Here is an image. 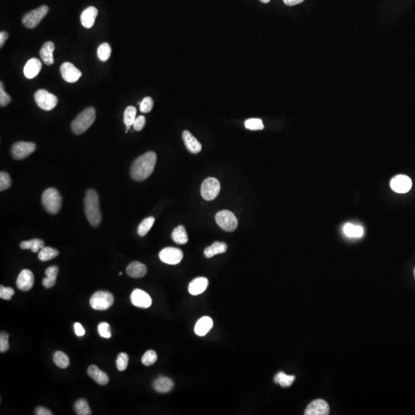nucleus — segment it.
<instances>
[{
  "mask_svg": "<svg viewBox=\"0 0 415 415\" xmlns=\"http://www.w3.org/2000/svg\"><path fill=\"white\" fill-rule=\"evenodd\" d=\"M216 221L218 226L226 232H233L239 225L235 215L228 210H222L218 213L216 216Z\"/></svg>",
  "mask_w": 415,
  "mask_h": 415,
  "instance_id": "nucleus-6",
  "label": "nucleus"
},
{
  "mask_svg": "<svg viewBox=\"0 0 415 415\" xmlns=\"http://www.w3.org/2000/svg\"><path fill=\"white\" fill-rule=\"evenodd\" d=\"M98 331L99 334L102 337L105 338H109L112 336V331H111L110 325L108 323L102 322L98 326Z\"/></svg>",
  "mask_w": 415,
  "mask_h": 415,
  "instance_id": "nucleus-43",
  "label": "nucleus"
},
{
  "mask_svg": "<svg viewBox=\"0 0 415 415\" xmlns=\"http://www.w3.org/2000/svg\"><path fill=\"white\" fill-rule=\"evenodd\" d=\"M136 109L134 106H128L124 112V123L126 125L127 131L131 128L136 118Z\"/></svg>",
  "mask_w": 415,
  "mask_h": 415,
  "instance_id": "nucleus-33",
  "label": "nucleus"
},
{
  "mask_svg": "<svg viewBox=\"0 0 415 415\" xmlns=\"http://www.w3.org/2000/svg\"><path fill=\"white\" fill-rule=\"evenodd\" d=\"M49 12V7L47 6H42L33 11L26 13L23 17V25L29 29H33L39 24L42 19L46 17Z\"/></svg>",
  "mask_w": 415,
  "mask_h": 415,
  "instance_id": "nucleus-7",
  "label": "nucleus"
},
{
  "mask_svg": "<svg viewBox=\"0 0 415 415\" xmlns=\"http://www.w3.org/2000/svg\"><path fill=\"white\" fill-rule=\"evenodd\" d=\"M154 389L159 393H167L174 388V382L172 379L166 377H159L153 383Z\"/></svg>",
  "mask_w": 415,
  "mask_h": 415,
  "instance_id": "nucleus-25",
  "label": "nucleus"
},
{
  "mask_svg": "<svg viewBox=\"0 0 415 415\" xmlns=\"http://www.w3.org/2000/svg\"><path fill=\"white\" fill-rule=\"evenodd\" d=\"M36 146L35 143L27 142H18L13 144L11 149L13 157L17 160L26 159L29 155L34 153Z\"/></svg>",
  "mask_w": 415,
  "mask_h": 415,
  "instance_id": "nucleus-10",
  "label": "nucleus"
},
{
  "mask_svg": "<svg viewBox=\"0 0 415 415\" xmlns=\"http://www.w3.org/2000/svg\"><path fill=\"white\" fill-rule=\"evenodd\" d=\"M295 380V376L294 375H288L284 372H279L276 374L274 378V383L280 384L283 388L290 387Z\"/></svg>",
  "mask_w": 415,
  "mask_h": 415,
  "instance_id": "nucleus-31",
  "label": "nucleus"
},
{
  "mask_svg": "<svg viewBox=\"0 0 415 415\" xmlns=\"http://www.w3.org/2000/svg\"><path fill=\"white\" fill-rule=\"evenodd\" d=\"M158 356L156 352L153 350H149L144 354L142 358V362L146 366H151L154 365L157 361Z\"/></svg>",
  "mask_w": 415,
  "mask_h": 415,
  "instance_id": "nucleus-39",
  "label": "nucleus"
},
{
  "mask_svg": "<svg viewBox=\"0 0 415 415\" xmlns=\"http://www.w3.org/2000/svg\"><path fill=\"white\" fill-rule=\"evenodd\" d=\"M74 328H75V332L76 334L79 337H82V336L85 335V331L84 328H83V325H82L80 323H76L75 325H74Z\"/></svg>",
  "mask_w": 415,
  "mask_h": 415,
  "instance_id": "nucleus-48",
  "label": "nucleus"
},
{
  "mask_svg": "<svg viewBox=\"0 0 415 415\" xmlns=\"http://www.w3.org/2000/svg\"><path fill=\"white\" fill-rule=\"evenodd\" d=\"M34 274L30 270L24 269L20 273L17 280V286L20 291L28 292L34 286Z\"/></svg>",
  "mask_w": 415,
  "mask_h": 415,
  "instance_id": "nucleus-15",
  "label": "nucleus"
},
{
  "mask_svg": "<svg viewBox=\"0 0 415 415\" xmlns=\"http://www.w3.org/2000/svg\"><path fill=\"white\" fill-rule=\"evenodd\" d=\"M157 156L154 152H148L135 159L130 169L131 179L137 182L146 180L153 174Z\"/></svg>",
  "mask_w": 415,
  "mask_h": 415,
  "instance_id": "nucleus-1",
  "label": "nucleus"
},
{
  "mask_svg": "<svg viewBox=\"0 0 415 415\" xmlns=\"http://www.w3.org/2000/svg\"><path fill=\"white\" fill-rule=\"evenodd\" d=\"M122 272H119V275H122Z\"/></svg>",
  "mask_w": 415,
  "mask_h": 415,
  "instance_id": "nucleus-53",
  "label": "nucleus"
},
{
  "mask_svg": "<svg viewBox=\"0 0 415 415\" xmlns=\"http://www.w3.org/2000/svg\"><path fill=\"white\" fill-rule=\"evenodd\" d=\"M413 274H414V278H415V269H414V272H413Z\"/></svg>",
  "mask_w": 415,
  "mask_h": 415,
  "instance_id": "nucleus-54",
  "label": "nucleus"
},
{
  "mask_svg": "<svg viewBox=\"0 0 415 415\" xmlns=\"http://www.w3.org/2000/svg\"><path fill=\"white\" fill-rule=\"evenodd\" d=\"M42 204L48 213L52 215L57 214L62 207L60 193L55 188H48L42 193Z\"/></svg>",
  "mask_w": 415,
  "mask_h": 415,
  "instance_id": "nucleus-4",
  "label": "nucleus"
},
{
  "mask_svg": "<svg viewBox=\"0 0 415 415\" xmlns=\"http://www.w3.org/2000/svg\"><path fill=\"white\" fill-rule=\"evenodd\" d=\"M34 99L37 106L45 111L52 110L58 103L56 96L45 90H38L35 93Z\"/></svg>",
  "mask_w": 415,
  "mask_h": 415,
  "instance_id": "nucleus-8",
  "label": "nucleus"
},
{
  "mask_svg": "<svg viewBox=\"0 0 415 415\" xmlns=\"http://www.w3.org/2000/svg\"><path fill=\"white\" fill-rule=\"evenodd\" d=\"M153 106H154L153 99L148 96V97L144 98L140 103V111L143 113H148V112H151Z\"/></svg>",
  "mask_w": 415,
  "mask_h": 415,
  "instance_id": "nucleus-42",
  "label": "nucleus"
},
{
  "mask_svg": "<svg viewBox=\"0 0 415 415\" xmlns=\"http://www.w3.org/2000/svg\"><path fill=\"white\" fill-rule=\"evenodd\" d=\"M227 248V245L225 242H216L204 249V255L207 258H213L215 255L225 253Z\"/></svg>",
  "mask_w": 415,
  "mask_h": 415,
  "instance_id": "nucleus-26",
  "label": "nucleus"
},
{
  "mask_svg": "<svg viewBox=\"0 0 415 415\" xmlns=\"http://www.w3.org/2000/svg\"><path fill=\"white\" fill-rule=\"evenodd\" d=\"M41 70H42V62L40 60L36 58H32L26 62L23 72H24L25 77L31 80L39 75Z\"/></svg>",
  "mask_w": 415,
  "mask_h": 415,
  "instance_id": "nucleus-18",
  "label": "nucleus"
},
{
  "mask_svg": "<svg viewBox=\"0 0 415 415\" xmlns=\"http://www.w3.org/2000/svg\"><path fill=\"white\" fill-rule=\"evenodd\" d=\"M114 303V296L110 292H96L90 299V305L95 310L105 311L109 309Z\"/></svg>",
  "mask_w": 415,
  "mask_h": 415,
  "instance_id": "nucleus-5",
  "label": "nucleus"
},
{
  "mask_svg": "<svg viewBox=\"0 0 415 415\" xmlns=\"http://www.w3.org/2000/svg\"><path fill=\"white\" fill-rule=\"evenodd\" d=\"M55 49V45L52 42H46L43 44L42 49L39 51L42 60L47 65H52L54 63L53 52Z\"/></svg>",
  "mask_w": 415,
  "mask_h": 415,
  "instance_id": "nucleus-22",
  "label": "nucleus"
},
{
  "mask_svg": "<svg viewBox=\"0 0 415 415\" xmlns=\"http://www.w3.org/2000/svg\"><path fill=\"white\" fill-rule=\"evenodd\" d=\"M9 34L5 31H2L0 33V47L2 48L5 44L6 41L8 39Z\"/></svg>",
  "mask_w": 415,
  "mask_h": 415,
  "instance_id": "nucleus-50",
  "label": "nucleus"
},
{
  "mask_svg": "<svg viewBox=\"0 0 415 415\" xmlns=\"http://www.w3.org/2000/svg\"><path fill=\"white\" fill-rule=\"evenodd\" d=\"M172 239L175 243L185 245L188 242V238L186 230L183 226H179L174 229L172 233Z\"/></svg>",
  "mask_w": 415,
  "mask_h": 415,
  "instance_id": "nucleus-28",
  "label": "nucleus"
},
{
  "mask_svg": "<svg viewBox=\"0 0 415 415\" xmlns=\"http://www.w3.org/2000/svg\"><path fill=\"white\" fill-rule=\"evenodd\" d=\"M12 185L11 178L7 172H1L0 173V191L8 189Z\"/></svg>",
  "mask_w": 415,
  "mask_h": 415,
  "instance_id": "nucleus-41",
  "label": "nucleus"
},
{
  "mask_svg": "<svg viewBox=\"0 0 415 415\" xmlns=\"http://www.w3.org/2000/svg\"><path fill=\"white\" fill-rule=\"evenodd\" d=\"M60 73L62 79L70 83H76L82 77L81 71L70 62H65L61 65Z\"/></svg>",
  "mask_w": 415,
  "mask_h": 415,
  "instance_id": "nucleus-14",
  "label": "nucleus"
},
{
  "mask_svg": "<svg viewBox=\"0 0 415 415\" xmlns=\"http://www.w3.org/2000/svg\"><path fill=\"white\" fill-rule=\"evenodd\" d=\"M53 361L58 368H66L70 365V359L67 355L62 352H56L54 355Z\"/></svg>",
  "mask_w": 415,
  "mask_h": 415,
  "instance_id": "nucleus-35",
  "label": "nucleus"
},
{
  "mask_svg": "<svg viewBox=\"0 0 415 415\" xmlns=\"http://www.w3.org/2000/svg\"><path fill=\"white\" fill-rule=\"evenodd\" d=\"M131 302L133 305L141 308H148L151 306L153 300L147 292L136 289L131 294Z\"/></svg>",
  "mask_w": 415,
  "mask_h": 415,
  "instance_id": "nucleus-13",
  "label": "nucleus"
},
{
  "mask_svg": "<svg viewBox=\"0 0 415 415\" xmlns=\"http://www.w3.org/2000/svg\"><path fill=\"white\" fill-rule=\"evenodd\" d=\"M15 292L12 288L0 286V298L4 300H10L14 295Z\"/></svg>",
  "mask_w": 415,
  "mask_h": 415,
  "instance_id": "nucleus-46",
  "label": "nucleus"
},
{
  "mask_svg": "<svg viewBox=\"0 0 415 415\" xmlns=\"http://www.w3.org/2000/svg\"><path fill=\"white\" fill-rule=\"evenodd\" d=\"M35 413L37 415H52V413L48 409L43 407H38L35 410Z\"/></svg>",
  "mask_w": 415,
  "mask_h": 415,
  "instance_id": "nucleus-49",
  "label": "nucleus"
},
{
  "mask_svg": "<svg viewBox=\"0 0 415 415\" xmlns=\"http://www.w3.org/2000/svg\"><path fill=\"white\" fill-rule=\"evenodd\" d=\"M75 410L78 415L92 414L91 409L85 399H80L75 403Z\"/></svg>",
  "mask_w": 415,
  "mask_h": 415,
  "instance_id": "nucleus-36",
  "label": "nucleus"
},
{
  "mask_svg": "<svg viewBox=\"0 0 415 415\" xmlns=\"http://www.w3.org/2000/svg\"><path fill=\"white\" fill-rule=\"evenodd\" d=\"M58 268L57 266H51L45 271L46 277L42 279V285L46 289H50L55 286L58 275Z\"/></svg>",
  "mask_w": 415,
  "mask_h": 415,
  "instance_id": "nucleus-27",
  "label": "nucleus"
},
{
  "mask_svg": "<svg viewBox=\"0 0 415 415\" xmlns=\"http://www.w3.org/2000/svg\"><path fill=\"white\" fill-rule=\"evenodd\" d=\"M85 213L88 221L93 227H98L102 221V214L99 206V198L95 190L86 191L84 200Z\"/></svg>",
  "mask_w": 415,
  "mask_h": 415,
  "instance_id": "nucleus-2",
  "label": "nucleus"
},
{
  "mask_svg": "<svg viewBox=\"0 0 415 415\" xmlns=\"http://www.w3.org/2000/svg\"><path fill=\"white\" fill-rule=\"evenodd\" d=\"M9 349H10L9 334L5 331H3L0 334V352L4 353V352H7Z\"/></svg>",
  "mask_w": 415,
  "mask_h": 415,
  "instance_id": "nucleus-44",
  "label": "nucleus"
},
{
  "mask_svg": "<svg viewBox=\"0 0 415 415\" xmlns=\"http://www.w3.org/2000/svg\"><path fill=\"white\" fill-rule=\"evenodd\" d=\"M344 232L348 237L350 238H361L364 235V229L362 226L358 225L347 223L344 226Z\"/></svg>",
  "mask_w": 415,
  "mask_h": 415,
  "instance_id": "nucleus-30",
  "label": "nucleus"
},
{
  "mask_svg": "<svg viewBox=\"0 0 415 415\" xmlns=\"http://www.w3.org/2000/svg\"><path fill=\"white\" fill-rule=\"evenodd\" d=\"M286 5L289 7H293V6L298 5V4H302L305 0H283Z\"/></svg>",
  "mask_w": 415,
  "mask_h": 415,
  "instance_id": "nucleus-51",
  "label": "nucleus"
},
{
  "mask_svg": "<svg viewBox=\"0 0 415 415\" xmlns=\"http://www.w3.org/2000/svg\"><path fill=\"white\" fill-rule=\"evenodd\" d=\"M221 185L216 178H208L201 186V195L206 201L214 200L220 191Z\"/></svg>",
  "mask_w": 415,
  "mask_h": 415,
  "instance_id": "nucleus-9",
  "label": "nucleus"
},
{
  "mask_svg": "<svg viewBox=\"0 0 415 415\" xmlns=\"http://www.w3.org/2000/svg\"><path fill=\"white\" fill-rule=\"evenodd\" d=\"M44 242L40 239H34L29 241H24L20 243V248L22 249H30L33 252H39L42 248H44Z\"/></svg>",
  "mask_w": 415,
  "mask_h": 415,
  "instance_id": "nucleus-29",
  "label": "nucleus"
},
{
  "mask_svg": "<svg viewBox=\"0 0 415 415\" xmlns=\"http://www.w3.org/2000/svg\"><path fill=\"white\" fill-rule=\"evenodd\" d=\"M208 286H209V280L206 278H196L190 283L188 286V292L191 295H198L206 290Z\"/></svg>",
  "mask_w": 415,
  "mask_h": 415,
  "instance_id": "nucleus-20",
  "label": "nucleus"
},
{
  "mask_svg": "<svg viewBox=\"0 0 415 415\" xmlns=\"http://www.w3.org/2000/svg\"><path fill=\"white\" fill-rule=\"evenodd\" d=\"M271 0H260V2L263 3V4H268Z\"/></svg>",
  "mask_w": 415,
  "mask_h": 415,
  "instance_id": "nucleus-52",
  "label": "nucleus"
},
{
  "mask_svg": "<svg viewBox=\"0 0 415 415\" xmlns=\"http://www.w3.org/2000/svg\"><path fill=\"white\" fill-rule=\"evenodd\" d=\"M330 407L328 403L321 399H317L308 404L305 410V415H328Z\"/></svg>",
  "mask_w": 415,
  "mask_h": 415,
  "instance_id": "nucleus-16",
  "label": "nucleus"
},
{
  "mask_svg": "<svg viewBox=\"0 0 415 415\" xmlns=\"http://www.w3.org/2000/svg\"><path fill=\"white\" fill-rule=\"evenodd\" d=\"M11 102V98L4 90V83H0V106L2 107L7 106Z\"/></svg>",
  "mask_w": 415,
  "mask_h": 415,
  "instance_id": "nucleus-45",
  "label": "nucleus"
},
{
  "mask_svg": "<svg viewBox=\"0 0 415 415\" xmlns=\"http://www.w3.org/2000/svg\"><path fill=\"white\" fill-rule=\"evenodd\" d=\"M88 375L100 385H106L109 383V378L107 374L102 372L96 365H91L88 368Z\"/></svg>",
  "mask_w": 415,
  "mask_h": 415,
  "instance_id": "nucleus-23",
  "label": "nucleus"
},
{
  "mask_svg": "<svg viewBox=\"0 0 415 415\" xmlns=\"http://www.w3.org/2000/svg\"><path fill=\"white\" fill-rule=\"evenodd\" d=\"M96 109L93 107H88L80 112L77 118L73 121L71 128L76 135H81L86 130L89 129L96 120Z\"/></svg>",
  "mask_w": 415,
  "mask_h": 415,
  "instance_id": "nucleus-3",
  "label": "nucleus"
},
{
  "mask_svg": "<svg viewBox=\"0 0 415 415\" xmlns=\"http://www.w3.org/2000/svg\"><path fill=\"white\" fill-rule=\"evenodd\" d=\"M97 15L98 10L96 7H90L86 9L81 15V23L83 27L86 29L93 27Z\"/></svg>",
  "mask_w": 415,
  "mask_h": 415,
  "instance_id": "nucleus-19",
  "label": "nucleus"
},
{
  "mask_svg": "<svg viewBox=\"0 0 415 415\" xmlns=\"http://www.w3.org/2000/svg\"><path fill=\"white\" fill-rule=\"evenodd\" d=\"M213 326V321L210 317H202L195 324V334L198 336H204L212 329Z\"/></svg>",
  "mask_w": 415,
  "mask_h": 415,
  "instance_id": "nucleus-24",
  "label": "nucleus"
},
{
  "mask_svg": "<svg viewBox=\"0 0 415 415\" xmlns=\"http://www.w3.org/2000/svg\"><path fill=\"white\" fill-rule=\"evenodd\" d=\"M126 272L128 276L133 279H140L146 275L147 273V267L143 263L133 261L127 267Z\"/></svg>",
  "mask_w": 415,
  "mask_h": 415,
  "instance_id": "nucleus-21",
  "label": "nucleus"
},
{
  "mask_svg": "<svg viewBox=\"0 0 415 415\" xmlns=\"http://www.w3.org/2000/svg\"><path fill=\"white\" fill-rule=\"evenodd\" d=\"M111 52H112V49H111L110 45L107 42H105L100 45L98 49V57L102 62H106L110 57Z\"/></svg>",
  "mask_w": 415,
  "mask_h": 415,
  "instance_id": "nucleus-37",
  "label": "nucleus"
},
{
  "mask_svg": "<svg viewBox=\"0 0 415 415\" xmlns=\"http://www.w3.org/2000/svg\"><path fill=\"white\" fill-rule=\"evenodd\" d=\"M146 125V118L143 115L136 117L135 122L133 123V128L135 131H141Z\"/></svg>",
  "mask_w": 415,
  "mask_h": 415,
  "instance_id": "nucleus-47",
  "label": "nucleus"
},
{
  "mask_svg": "<svg viewBox=\"0 0 415 415\" xmlns=\"http://www.w3.org/2000/svg\"><path fill=\"white\" fill-rule=\"evenodd\" d=\"M154 223V217H149L147 218V219H144V220L141 222V224L139 226L138 235L141 237L147 235L148 232H150V229H152Z\"/></svg>",
  "mask_w": 415,
  "mask_h": 415,
  "instance_id": "nucleus-34",
  "label": "nucleus"
},
{
  "mask_svg": "<svg viewBox=\"0 0 415 415\" xmlns=\"http://www.w3.org/2000/svg\"><path fill=\"white\" fill-rule=\"evenodd\" d=\"M159 258L162 262L175 265V264H179L182 261L183 258V252L179 248L168 247L159 252Z\"/></svg>",
  "mask_w": 415,
  "mask_h": 415,
  "instance_id": "nucleus-11",
  "label": "nucleus"
},
{
  "mask_svg": "<svg viewBox=\"0 0 415 415\" xmlns=\"http://www.w3.org/2000/svg\"><path fill=\"white\" fill-rule=\"evenodd\" d=\"M58 254H59V252H58V250L55 249V248H50V247H44L39 251L38 258L40 261H47L58 256Z\"/></svg>",
  "mask_w": 415,
  "mask_h": 415,
  "instance_id": "nucleus-32",
  "label": "nucleus"
},
{
  "mask_svg": "<svg viewBox=\"0 0 415 415\" xmlns=\"http://www.w3.org/2000/svg\"><path fill=\"white\" fill-rule=\"evenodd\" d=\"M245 126L247 129L251 131L264 129V126L262 120L260 118H249L245 122Z\"/></svg>",
  "mask_w": 415,
  "mask_h": 415,
  "instance_id": "nucleus-38",
  "label": "nucleus"
},
{
  "mask_svg": "<svg viewBox=\"0 0 415 415\" xmlns=\"http://www.w3.org/2000/svg\"><path fill=\"white\" fill-rule=\"evenodd\" d=\"M390 185L391 189L397 193H406L411 188L412 181L407 175H396L391 179Z\"/></svg>",
  "mask_w": 415,
  "mask_h": 415,
  "instance_id": "nucleus-12",
  "label": "nucleus"
},
{
  "mask_svg": "<svg viewBox=\"0 0 415 415\" xmlns=\"http://www.w3.org/2000/svg\"><path fill=\"white\" fill-rule=\"evenodd\" d=\"M128 356L127 354L120 353L118 355V358H117L116 360V367L118 368V371H120V372H123L126 369L127 367H128Z\"/></svg>",
  "mask_w": 415,
  "mask_h": 415,
  "instance_id": "nucleus-40",
  "label": "nucleus"
},
{
  "mask_svg": "<svg viewBox=\"0 0 415 415\" xmlns=\"http://www.w3.org/2000/svg\"><path fill=\"white\" fill-rule=\"evenodd\" d=\"M182 140H183L184 143L186 146L187 150L190 153H192V154H197V153L201 151L202 146H201V143L192 135V134L189 131L185 130L183 131V133H182Z\"/></svg>",
  "mask_w": 415,
  "mask_h": 415,
  "instance_id": "nucleus-17",
  "label": "nucleus"
}]
</instances>
